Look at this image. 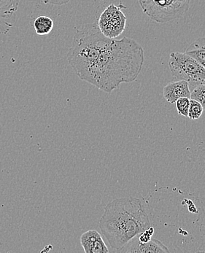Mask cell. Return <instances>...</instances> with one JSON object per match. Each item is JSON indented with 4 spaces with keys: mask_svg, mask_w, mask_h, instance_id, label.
Masks as SVG:
<instances>
[{
    "mask_svg": "<svg viewBox=\"0 0 205 253\" xmlns=\"http://www.w3.org/2000/svg\"><path fill=\"white\" fill-rule=\"evenodd\" d=\"M67 60L80 80L108 93L135 81L145 61L141 45L131 38H107L96 24L78 30Z\"/></svg>",
    "mask_w": 205,
    "mask_h": 253,
    "instance_id": "6da1fadb",
    "label": "cell"
},
{
    "mask_svg": "<svg viewBox=\"0 0 205 253\" xmlns=\"http://www.w3.org/2000/svg\"><path fill=\"white\" fill-rule=\"evenodd\" d=\"M153 216L148 203L139 198H119L108 203L99 228L110 245L121 249L136 236L152 226Z\"/></svg>",
    "mask_w": 205,
    "mask_h": 253,
    "instance_id": "7a4b0ae2",
    "label": "cell"
},
{
    "mask_svg": "<svg viewBox=\"0 0 205 253\" xmlns=\"http://www.w3.org/2000/svg\"><path fill=\"white\" fill-rule=\"evenodd\" d=\"M191 0H139L142 12L160 24L181 18L189 10Z\"/></svg>",
    "mask_w": 205,
    "mask_h": 253,
    "instance_id": "3957f363",
    "label": "cell"
},
{
    "mask_svg": "<svg viewBox=\"0 0 205 253\" xmlns=\"http://www.w3.org/2000/svg\"><path fill=\"white\" fill-rule=\"evenodd\" d=\"M168 65L172 76L178 81H186L194 87L205 85V67L186 53H170Z\"/></svg>",
    "mask_w": 205,
    "mask_h": 253,
    "instance_id": "277c9868",
    "label": "cell"
},
{
    "mask_svg": "<svg viewBox=\"0 0 205 253\" xmlns=\"http://www.w3.org/2000/svg\"><path fill=\"white\" fill-rule=\"evenodd\" d=\"M122 8H126L122 4H110L99 16L96 24L107 38L116 39L124 32L127 19Z\"/></svg>",
    "mask_w": 205,
    "mask_h": 253,
    "instance_id": "5b68a950",
    "label": "cell"
},
{
    "mask_svg": "<svg viewBox=\"0 0 205 253\" xmlns=\"http://www.w3.org/2000/svg\"><path fill=\"white\" fill-rule=\"evenodd\" d=\"M118 253H169L168 248L157 239H151L149 242L142 243L137 236L129 241Z\"/></svg>",
    "mask_w": 205,
    "mask_h": 253,
    "instance_id": "8992f818",
    "label": "cell"
},
{
    "mask_svg": "<svg viewBox=\"0 0 205 253\" xmlns=\"http://www.w3.org/2000/svg\"><path fill=\"white\" fill-rule=\"evenodd\" d=\"M81 244L85 253H109L102 236L96 230H89L82 234L81 237Z\"/></svg>",
    "mask_w": 205,
    "mask_h": 253,
    "instance_id": "52a82bcc",
    "label": "cell"
},
{
    "mask_svg": "<svg viewBox=\"0 0 205 253\" xmlns=\"http://www.w3.org/2000/svg\"><path fill=\"white\" fill-rule=\"evenodd\" d=\"M163 94L164 98L170 104L175 103L180 98H190L189 84L185 81L169 83L164 88Z\"/></svg>",
    "mask_w": 205,
    "mask_h": 253,
    "instance_id": "ba28073f",
    "label": "cell"
},
{
    "mask_svg": "<svg viewBox=\"0 0 205 253\" xmlns=\"http://www.w3.org/2000/svg\"><path fill=\"white\" fill-rule=\"evenodd\" d=\"M19 0H0V32L6 34L13 27L6 21L15 15L18 10Z\"/></svg>",
    "mask_w": 205,
    "mask_h": 253,
    "instance_id": "9c48e42d",
    "label": "cell"
},
{
    "mask_svg": "<svg viewBox=\"0 0 205 253\" xmlns=\"http://www.w3.org/2000/svg\"><path fill=\"white\" fill-rule=\"evenodd\" d=\"M185 53L197 60L205 68V38H200L194 41Z\"/></svg>",
    "mask_w": 205,
    "mask_h": 253,
    "instance_id": "30bf717a",
    "label": "cell"
},
{
    "mask_svg": "<svg viewBox=\"0 0 205 253\" xmlns=\"http://www.w3.org/2000/svg\"><path fill=\"white\" fill-rule=\"evenodd\" d=\"M33 27L37 35L45 36L52 32L54 27V22L50 17L41 15L34 21Z\"/></svg>",
    "mask_w": 205,
    "mask_h": 253,
    "instance_id": "8fae6325",
    "label": "cell"
},
{
    "mask_svg": "<svg viewBox=\"0 0 205 253\" xmlns=\"http://www.w3.org/2000/svg\"><path fill=\"white\" fill-rule=\"evenodd\" d=\"M204 109L203 106L194 99H190L189 114L188 117L191 120H197L200 119L203 115Z\"/></svg>",
    "mask_w": 205,
    "mask_h": 253,
    "instance_id": "7c38bea8",
    "label": "cell"
},
{
    "mask_svg": "<svg viewBox=\"0 0 205 253\" xmlns=\"http://www.w3.org/2000/svg\"><path fill=\"white\" fill-rule=\"evenodd\" d=\"M190 98L197 101L205 110V85H197L191 93Z\"/></svg>",
    "mask_w": 205,
    "mask_h": 253,
    "instance_id": "4fadbf2b",
    "label": "cell"
},
{
    "mask_svg": "<svg viewBox=\"0 0 205 253\" xmlns=\"http://www.w3.org/2000/svg\"><path fill=\"white\" fill-rule=\"evenodd\" d=\"M176 103V108L180 116L188 117L189 114L190 99L187 97H182L177 99Z\"/></svg>",
    "mask_w": 205,
    "mask_h": 253,
    "instance_id": "5bb4252c",
    "label": "cell"
},
{
    "mask_svg": "<svg viewBox=\"0 0 205 253\" xmlns=\"http://www.w3.org/2000/svg\"><path fill=\"white\" fill-rule=\"evenodd\" d=\"M154 234V228L152 226L150 227L148 229L145 230L143 232L140 233L138 234L137 237H138L139 240L142 243H145V242H149L151 239H152V236Z\"/></svg>",
    "mask_w": 205,
    "mask_h": 253,
    "instance_id": "9a60e30c",
    "label": "cell"
},
{
    "mask_svg": "<svg viewBox=\"0 0 205 253\" xmlns=\"http://www.w3.org/2000/svg\"><path fill=\"white\" fill-rule=\"evenodd\" d=\"M45 4H53V5H64L70 2L71 0H42Z\"/></svg>",
    "mask_w": 205,
    "mask_h": 253,
    "instance_id": "2e32d148",
    "label": "cell"
}]
</instances>
